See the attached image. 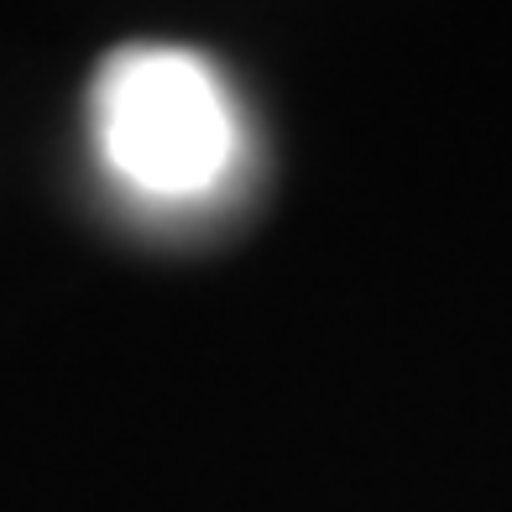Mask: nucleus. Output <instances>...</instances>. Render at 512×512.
<instances>
[{"label":"nucleus","instance_id":"f257e3e1","mask_svg":"<svg viewBox=\"0 0 512 512\" xmlns=\"http://www.w3.org/2000/svg\"><path fill=\"white\" fill-rule=\"evenodd\" d=\"M89 131L115 189L152 209L215 199L241 162V115L225 79L209 58L168 42H131L100 63Z\"/></svg>","mask_w":512,"mask_h":512}]
</instances>
